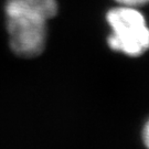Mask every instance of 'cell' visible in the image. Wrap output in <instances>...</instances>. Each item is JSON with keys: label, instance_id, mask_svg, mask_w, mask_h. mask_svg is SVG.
I'll use <instances>...</instances> for the list:
<instances>
[{"label": "cell", "instance_id": "obj_1", "mask_svg": "<svg viewBox=\"0 0 149 149\" xmlns=\"http://www.w3.org/2000/svg\"><path fill=\"white\" fill-rule=\"evenodd\" d=\"M58 11L56 0H7L6 27L11 51L22 59L42 54L48 41V22Z\"/></svg>", "mask_w": 149, "mask_h": 149}, {"label": "cell", "instance_id": "obj_2", "mask_svg": "<svg viewBox=\"0 0 149 149\" xmlns=\"http://www.w3.org/2000/svg\"><path fill=\"white\" fill-rule=\"evenodd\" d=\"M106 21L111 28L107 44L113 51L137 58L149 50V27L137 8L115 7L106 13Z\"/></svg>", "mask_w": 149, "mask_h": 149}, {"label": "cell", "instance_id": "obj_3", "mask_svg": "<svg viewBox=\"0 0 149 149\" xmlns=\"http://www.w3.org/2000/svg\"><path fill=\"white\" fill-rule=\"evenodd\" d=\"M115 1L119 6H127V7H135V8L149 3V0H115Z\"/></svg>", "mask_w": 149, "mask_h": 149}, {"label": "cell", "instance_id": "obj_4", "mask_svg": "<svg viewBox=\"0 0 149 149\" xmlns=\"http://www.w3.org/2000/svg\"><path fill=\"white\" fill-rule=\"evenodd\" d=\"M143 141L146 148L149 149V119L146 122L144 128H143Z\"/></svg>", "mask_w": 149, "mask_h": 149}]
</instances>
